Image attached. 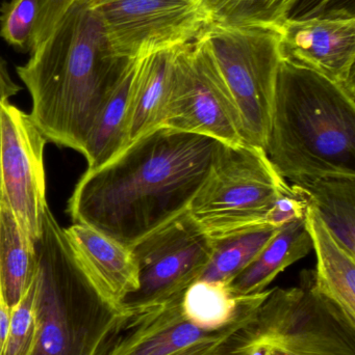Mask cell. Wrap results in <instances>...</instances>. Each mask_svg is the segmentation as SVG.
Returning <instances> with one entry per match:
<instances>
[{
	"label": "cell",
	"instance_id": "1",
	"mask_svg": "<svg viewBox=\"0 0 355 355\" xmlns=\"http://www.w3.org/2000/svg\"><path fill=\"white\" fill-rule=\"evenodd\" d=\"M219 141L158 129L96 170H87L69 198L67 213L133 248L181 216L204 183Z\"/></svg>",
	"mask_w": 355,
	"mask_h": 355
},
{
	"label": "cell",
	"instance_id": "2",
	"mask_svg": "<svg viewBox=\"0 0 355 355\" xmlns=\"http://www.w3.org/2000/svg\"><path fill=\"white\" fill-rule=\"evenodd\" d=\"M135 60L115 55L90 0H74L16 71L31 120L47 141L83 153L110 96Z\"/></svg>",
	"mask_w": 355,
	"mask_h": 355
},
{
	"label": "cell",
	"instance_id": "3",
	"mask_svg": "<svg viewBox=\"0 0 355 355\" xmlns=\"http://www.w3.org/2000/svg\"><path fill=\"white\" fill-rule=\"evenodd\" d=\"M265 153L286 181L355 177V97L283 56Z\"/></svg>",
	"mask_w": 355,
	"mask_h": 355
},
{
	"label": "cell",
	"instance_id": "4",
	"mask_svg": "<svg viewBox=\"0 0 355 355\" xmlns=\"http://www.w3.org/2000/svg\"><path fill=\"white\" fill-rule=\"evenodd\" d=\"M35 244L37 335L31 355L106 354L126 312H117L98 295L49 207Z\"/></svg>",
	"mask_w": 355,
	"mask_h": 355
},
{
	"label": "cell",
	"instance_id": "5",
	"mask_svg": "<svg viewBox=\"0 0 355 355\" xmlns=\"http://www.w3.org/2000/svg\"><path fill=\"white\" fill-rule=\"evenodd\" d=\"M289 187L264 150L220 143L188 213L208 237L221 239L269 225V213Z\"/></svg>",
	"mask_w": 355,
	"mask_h": 355
},
{
	"label": "cell",
	"instance_id": "6",
	"mask_svg": "<svg viewBox=\"0 0 355 355\" xmlns=\"http://www.w3.org/2000/svg\"><path fill=\"white\" fill-rule=\"evenodd\" d=\"M240 331L275 355H355V324L317 290L314 271L270 290Z\"/></svg>",
	"mask_w": 355,
	"mask_h": 355
},
{
	"label": "cell",
	"instance_id": "7",
	"mask_svg": "<svg viewBox=\"0 0 355 355\" xmlns=\"http://www.w3.org/2000/svg\"><path fill=\"white\" fill-rule=\"evenodd\" d=\"M201 35L239 110L244 143L264 150L283 58L281 35L274 29L210 24Z\"/></svg>",
	"mask_w": 355,
	"mask_h": 355
},
{
	"label": "cell",
	"instance_id": "8",
	"mask_svg": "<svg viewBox=\"0 0 355 355\" xmlns=\"http://www.w3.org/2000/svg\"><path fill=\"white\" fill-rule=\"evenodd\" d=\"M164 127L225 145L245 144L239 110L202 35L177 49Z\"/></svg>",
	"mask_w": 355,
	"mask_h": 355
},
{
	"label": "cell",
	"instance_id": "9",
	"mask_svg": "<svg viewBox=\"0 0 355 355\" xmlns=\"http://www.w3.org/2000/svg\"><path fill=\"white\" fill-rule=\"evenodd\" d=\"M115 55L138 60L197 40L208 25L200 0H90Z\"/></svg>",
	"mask_w": 355,
	"mask_h": 355
},
{
	"label": "cell",
	"instance_id": "10",
	"mask_svg": "<svg viewBox=\"0 0 355 355\" xmlns=\"http://www.w3.org/2000/svg\"><path fill=\"white\" fill-rule=\"evenodd\" d=\"M214 250V240L188 210L133 248L139 267V289L125 300L124 309L170 302L200 279Z\"/></svg>",
	"mask_w": 355,
	"mask_h": 355
},
{
	"label": "cell",
	"instance_id": "11",
	"mask_svg": "<svg viewBox=\"0 0 355 355\" xmlns=\"http://www.w3.org/2000/svg\"><path fill=\"white\" fill-rule=\"evenodd\" d=\"M47 143L28 114L10 101L0 104L2 200L35 243L48 207L44 166Z\"/></svg>",
	"mask_w": 355,
	"mask_h": 355
},
{
	"label": "cell",
	"instance_id": "12",
	"mask_svg": "<svg viewBox=\"0 0 355 355\" xmlns=\"http://www.w3.org/2000/svg\"><path fill=\"white\" fill-rule=\"evenodd\" d=\"M268 293L266 290L245 296L237 318L217 331L200 329L185 318L181 309L183 295L156 306L126 309L104 355H173L195 344L218 339L241 329Z\"/></svg>",
	"mask_w": 355,
	"mask_h": 355
},
{
	"label": "cell",
	"instance_id": "13",
	"mask_svg": "<svg viewBox=\"0 0 355 355\" xmlns=\"http://www.w3.org/2000/svg\"><path fill=\"white\" fill-rule=\"evenodd\" d=\"M283 53L355 97V18L333 10L311 18L288 19L279 29Z\"/></svg>",
	"mask_w": 355,
	"mask_h": 355
},
{
	"label": "cell",
	"instance_id": "14",
	"mask_svg": "<svg viewBox=\"0 0 355 355\" xmlns=\"http://www.w3.org/2000/svg\"><path fill=\"white\" fill-rule=\"evenodd\" d=\"M64 232L79 268L98 295L117 312H126L125 300L140 285L133 248L85 223H74Z\"/></svg>",
	"mask_w": 355,
	"mask_h": 355
},
{
	"label": "cell",
	"instance_id": "15",
	"mask_svg": "<svg viewBox=\"0 0 355 355\" xmlns=\"http://www.w3.org/2000/svg\"><path fill=\"white\" fill-rule=\"evenodd\" d=\"M177 48L138 58L133 76L129 144L164 127Z\"/></svg>",
	"mask_w": 355,
	"mask_h": 355
},
{
	"label": "cell",
	"instance_id": "16",
	"mask_svg": "<svg viewBox=\"0 0 355 355\" xmlns=\"http://www.w3.org/2000/svg\"><path fill=\"white\" fill-rule=\"evenodd\" d=\"M304 220L317 257L315 286L355 324V257L340 245L311 202Z\"/></svg>",
	"mask_w": 355,
	"mask_h": 355
},
{
	"label": "cell",
	"instance_id": "17",
	"mask_svg": "<svg viewBox=\"0 0 355 355\" xmlns=\"http://www.w3.org/2000/svg\"><path fill=\"white\" fill-rule=\"evenodd\" d=\"M313 250L312 238L304 218L283 225L258 256L229 283L239 297L256 295L294 263L308 256Z\"/></svg>",
	"mask_w": 355,
	"mask_h": 355
},
{
	"label": "cell",
	"instance_id": "18",
	"mask_svg": "<svg viewBox=\"0 0 355 355\" xmlns=\"http://www.w3.org/2000/svg\"><path fill=\"white\" fill-rule=\"evenodd\" d=\"M38 271L35 244L16 220L3 200L0 202V291L12 310L19 304Z\"/></svg>",
	"mask_w": 355,
	"mask_h": 355
},
{
	"label": "cell",
	"instance_id": "19",
	"mask_svg": "<svg viewBox=\"0 0 355 355\" xmlns=\"http://www.w3.org/2000/svg\"><path fill=\"white\" fill-rule=\"evenodd\" d=\"M137 60L108 99L85 141L83 155L88 170H96L110 162L129 146V121L133 76Z\"/></svg>",
	"mask_w": 355,
	"mask_h": 355
},
{
	"label": "cell",
	"instance_id": "20",
	"mask_svg": "<svg viewBox=\"0 0 355 355\" xmlns=\"http://www.w3.org/2000/svg\"><path fill=\"white\" fill-rule=\"evenodd\" d=\"M291 184L304 190L340 245L355 257V177L333 175Z\"/></svg>",
	"mask_w": 355,
	"mask_h": 355
},
{
	"label": "cell",
	"instance_id": "21",
	"mask_svg": "<svg viewBox=\"0 0 355 355\" xmlns=\"http://www.w3.org/2000/svg\"><path fill=\"white\" fill-rule=\"evenodd\" d=\"M244 297L236 295L229 284L199 279L183 292L181 309L185 318L196 327L217 331L237 318Z\"/></svg>",
	"mask_w": 355,
	"mask_h": 355
},
{
	"label": "cell",
	"instance_id": "22",
	"mask_svg": "<svg viewBox=\"0 0 355 355\" xmlns=\"http://www.w3.org/2000/svg\"><path fill=\"white\" fill-rule=\"evenodd\" d=\"M279 229L264 225L214 240L212 257L200 281L231 283L258 256Z\"/></svg>",
	"mask_w": 355,
	"mask_h": 355
},
{
	"label": "cell",
	"instance_id": "23",
	"mask_svg": "<svg viewBox=\"0 0 355 355\" xmlns=\"http://www.w3.org/2000/svg\"><path fill=\"white\" fill-rule=\"evenodd\" d=\"M208 25L279 31L299 0H200Z\"/></svg>",
	"mask_w": 355,
	"mask_h": 355
},
{
	"label": "cell",
	"instance_id": "24",
	"mask_svg": "<svg viewBox=\"0 0 355 355\" xmlns=\"http://www.w3.org/2000/svg\"><path fill=\"white\" fill-rule=\"evenodd\" d=\"M40 0H10L0 6V37L10 47L29 53L39 16Z\"/></svg>",
	"mask_w": 355,
	"mask_h": 355
},
{
	"label": "cell",
	"instance_id": "25",
	"mask_svg": "<svg viewBox=\"0 0 355 355\" xmlns=\"http://www.w3.org/2000/svg\"><path fill=\"white\" fill-rule=\"evenodd\" d=\"M35 296V279L22 300L10 310V327L1 355H31L33 352L37 335Z\"/></svg>",
	"mask_w": 355,
	"mask_h": 355
},
{
	"label": "cell",
	"instance_id": "26",
	"mask_svg": "<svg viewBox=\"0 0 355 355\" xmlns=\"http://www.w3.org/2000/svg\"><path fill=\"white\" fill-rule=\"evenodd\" d=\"M73 2L74 0H40L39 16L33 33L31 52L45 41Z\"/></svg>",
	"mask_w": 355,
	"mask_h": 355
},
{
	"label": "cell",
	"instance_id": "27",
	"mask_svg": "<svg viewBox=\"0 0 355 355\" xmlns=\"http://www.w3.org/2000/svg\"><path fill=\"white\" fill-rule=\"evenodd\" d=\"M235 333V331H233ZM233 333L223 336L218 339L210 340V341L201 342L199 344L191 346L179 354L173 355H219L221 350L224 347L226 340L233 335Z\"/></svg>",
	"mask_w": 355,
	"mask_h": 355
},
{
	"label": "cell",
	"instance_id": "28",
	"mask_svg": "<svg viewBox=\"0 0 355 355\" xmlns=\"http://www.w3.org/2000/svg\"><path fill=\"white\" fill-rule=\"evenodd\" d=\"M21 89L22 87H19L10 77L6 62L0 58V104L10 101V98L16 96Z\"/></svg>",
	"mask_w": 355,
	"mask_h": 355
},
{
	"label": "cell",
	"instance_id": "29",
	"mask_svg": "<svg viewBox=\"0 0 355 355\" xmlns=\"http://www.w3.org/2000/svg\"><path fill=\"white\" fill-rule=\"evenodd\" d=\"M10 320V310L6 306V302H4L3 297H2L1 291H0V355L2 354L6 337H8Z\"/></svg>",
	"mask_w": 355,
	"mask_h": 355
},
{
	"label": "cell",
	"instance_id": "30",
	"mask_svg": "<svg viewBox=\"0 0 355 355\" xmlns=\"http://www.w3.org/2000/svg\"><path fill=\"white\" fill-rule=\"evenodd\" d=\"M227 342V340H226ZM226 342H225L224 347H223V349L221 350L220 354L219 355H240L238 354H236L235 352H233V350L229 349L227 348Z\"/></svg>",
	"mask_w": 355,
	"mask_h": 355
},
{
	"label": "cell",
	"instance_id": "31",
	"mask_svg": "<svg viewBox=\"0 0 355 355\" xmlns=\"http://www.w3.org/2000/svg\"><path fill=\"white\" fill-rule=\"evenodd\" d=\"M2 200V184H1V171H0V202Z\"/></svg>",
	"mask_w": 355,
	"mask_h": 355
}]
</instances>
